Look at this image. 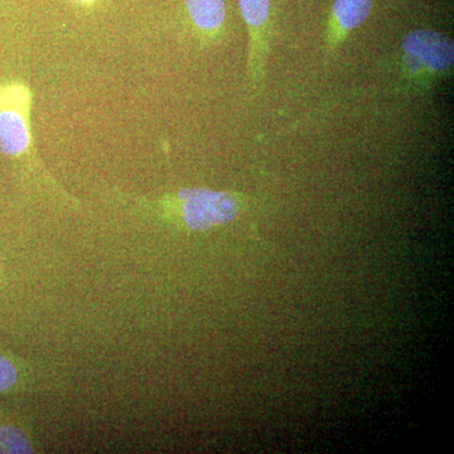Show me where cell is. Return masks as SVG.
Segmentation results:
<instances>
[{
	"label": "cell",
	"mask_w": 454,
	"mask_h": 454,
	"mask_svg": "<svg viewBox=\"0 0 454 454\" xmlns=\"http://www.w3.org/2000/svg\"><path fill=\"white\" fill-rule=\"evenodd\" d=\"M402 50L406 71L418 82L446 74L453 66V42L442 33L429 29L408 33Z\"/></svg>",
	"instance_id": "1"
},
{
	"label": "cell",
	"mask_w": 454,
	"mask_h": 454,
	"mask_svg": "<svg viewBox=\"0 0 454 454\" xmlns=\"http://www.w3.org/2000/svg\"><path fill=\"white\" fill-rule=\"evenodd\" d=\"M179 216L184 225L197 231L231 223L240 211L238 197L205 188H187L176 195Z\"/></svg>",
	"instance_id": "2"
},
{
	"label": "cell",
	"mask_w": 454,
	"mask_h": 454,
	"mask_svg": "<svg viewBox=\"0 0 454 454\" xmlns=\"http://www.w3.org/2000/svg\"><path fill=\"white\" fill-rule=\"evenodd\" d=\"M31 94L23 85L0 86V153L18 157L31 145Z\"/></svg>",
	"instance_id": "3"
},
{
	"label": "cell",
	"mask_w": 454,
	"mask_h": 454,
	"mask_svg": "<svg viewBox=\"0 0 454 454\" xmlns=\"http://www.w3.org/2000/svg\"><path fill=\"white\" fill-rule=\"evenodd\" d=\"M239 4L250 35V76L259 83L264 76L271 0H239Z\"/></svg>",
	"instance_id": "4"
},
{
	"label": "cell",
	"mask_w": 454,
	"mask_h": 454,
	"mask_svg": "<svg viewBox=\"0 0 454 454\" xmlns=\"http://www.w3.org/2000/svg\"><path fill=\"white\" fill-rule=\"evenodd\" d=\"M373 0H336L328 20L327 43L331 50L363 26L372 11Z\"/></svg>",
	"instance_id": "5"
},
{
	"label": "cell",
	"mask_w": 454,
	"mask_h": 454,
	"mask_svg": "<svg viewBox=\"0 0 454 454\" xmlns=\"http://www.w3.org/2000/svg\"><path fill=\"white\" fill-rule=\"evenodd\" d=\"M186 8L193 25L201 32H219L225 23V0H186Z\"/></svg>",
	"instance_id": "6"
},
{
	"label": "cell",
	"mask_w": 454,
	"mask_h": 454,
	"mask_svg": "<svg viewBox=\"0 0 454 454\" xmlns=\"http://www.w3.org/2000/svg\"><path fill=\"white\" fill-rule=\"evenodd\" d=\"M32 446L25 433L13 427L0 428V453H31Z\"/></svg>",
	"instance_id": "7"
},
{
	"label": "cell",
	"mask_w": 454,
	"mask_h": 454,
	"mask_svg": "<svg viewBox=\"0 0 454 454\" xmlns=\"http://www.w3.org/2000/svg\"><path fill=\"white\" fill-rule=\"evenodd\" d=\"M17 379L16 366L7 358L0 356V393L12 389L16 385Z\"/></svg>",
	"instance_id": "8"
},
{
	"label": "cell",
	"mask_w": 454,
	"mask_h": 454,
	"mask_svg": "<svg viewBox=\"0 0 454 454\" xmlns=\"http://www.w3.org/2000/svg\"><path fill=\"white\" fill-rule=\"evenodd\" d=\"M77 4L82 5V7H91L97 3V0H74Z\"/></svg>",
	"instance_id": "9"
}]
</instances>
